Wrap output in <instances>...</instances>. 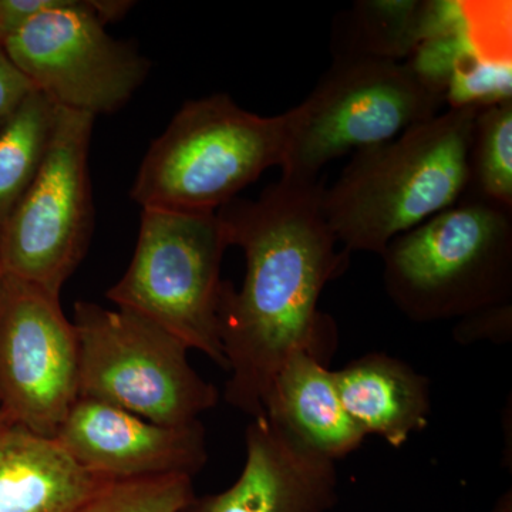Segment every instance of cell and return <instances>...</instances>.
I'll return each mask as SVG.
<instances>
[{"label": "cell", "mask_w": 512, "mask_h": 512, "mask_svg": "<svg viewBox=\"0 0 512 512\" xmlns=\"http://www.w3.org/2000/svg\"><path fill=\"white\" fill-rule=\"evenodd\" d=\"M380 256L387 295L414 322L512 305V211L491 202L463 195Z\"/></svg>", "instance_id": "3"}, {"label": "cell", "mask_w": 512, "mask_h": 512, "mask_svg": "<svg viewBox=\"0 0 512 512\" xmlns=\"http://www.w3.org/2000/svg\"><path fill=\"white\" fill-rule=\"evenodd\" d=\"M101 6L103 0H57L2 40L33 89L57 107L94 117L126 106L150 66L107 33Z\"/></svg>", "instance_id": "9"}, {"label": "cell", "mask_w": 512, "mask_h": 512, "mask_svg": "<svg viewBox=\"0 0 512 512\" xmlns=\"http://www.w3.org/2000/svg\"><path fill=\"white\" fill-rule=\"evenodd\" d=\"M241 476L222 493L194 497L180 512H328L338 501L335 461L316 456L265 416L245 434Z\"/></svg>", "instance_id": "12"}, {"label": "cell", "mask_w": 512, "mask_h": 512, "mask_svg": "<svg viewBox=\"0 0 512 512\" xmlns=\"http://www.w3.org/2000/svg\"><path fill=\"white\" fill-rule=\"evenodd\" d=\"M12 423V420L9 419L8 416H6L5 413L0 412V427L5 426V424Z\"/></svg>", "instance_id": "22"}, {"label": "cell", "mask_w": 512, "mask_h": 512, "mask_svg": "<svg viewBox=\"0 0 512 512\" xmlns=\"http://www.w3.org/2000/svg\"><path fill=\"white\" fill-rule=\"evenodd\" d=\"M335 382L346 413L365 436L376 434L399 448L429 426V379L396 357L369 353L335 372Z\"/></svg>", "instance_id": "15"}, {"label": "cell", "mask_w": 512, "mask_h": 512, "mask_svg": "<svg viewBox=\"0 0 512 512\" xmlns=\"http://www.w3.org/2000/svg\"><path fill=\"white\" fill-rule=\"evenodd\" d=\"M512 305L497 306L460 319L456 332L458 342L470 343L480 339L507 342L511 339Z\"/></svg>", "instance_id": "20"}, {"label": "cell", "mask_w": 512, "mask_h": 512, "mask_svg": "<svg viewBox=\"0 0 512 512\" xmlns=\"http://www.w3.org/2000/svg\"><path fill=\"white\" fill-rule=\"evenodd\" d=\"M318 181L281 178L258 200L217 211L229 247L244 251L247 272L235 291L222 286L220 339L231 377L225 400L252 419L264 416L271 384L286 360L308 353L329 365L338 348L335 320L318 308L328 282L348 269L322 210Z\"/></svg>", "instance_id": "1"}, {"label": "cell", "mask_w": 512, "mask_h": 512, "mask_svg": "<svg viewBox=\"0 0 512 512\" xmlns=\"http://www.w3.org/2000/svg\"><path fill=\"white\" fill-rule=\"evenodd\" d=\"M55 440L87 470L113 480L192 478L208 460L200 420L164 426L89 397L74 402Z\"/></svg>", "instance_id": "11"}, {"label": "cell", "mask_w": 512, "mask_h": 512, "mask_svg": "<svg viewBox=\"0 0 512 512\" xmlns=\"http://www.w3.org/2000/svg\"><path fill=\"white\" fill-rule=\"evenodd\" d=\"M288 116L262 117L228 94L190 100L147 151L131 198L143 210L217 212L282 167Z\"/></svg>", "instance_id": "4"}, {"label": "cell", "mask_w": 512, "mask_h": 512, "mask_svg": "<svg viewBox=\"0 0 512 512\" xmlns=\"http://www.w3.org/2000/svg\"><path fill=\"white\" fill-rule=\"evenodd\" d=\"M195 497L192 478H117L101 485L73 512H180Z\"/></svg>", "instance_id": "19"}, {"label": "cell", "mask_w": 512, "mask_h": 512, "mask_svg": "<svg viewBox=\"0 0 512 512\" xmlns=\"http://www.w3.org/2000/svg\"><path fill=\"white\" fill-rule=\"evenodd\" d=\"M79 397L113 404L164 426L197 421L218 403L217 387L188 362L181 340L137 313L79 301Z\"/></svg>", "instance_id": "7"}, {"label": "cell", "mask_w": 512, "mask_h": 512, "mask_svg": "<svg viewBox=\"0 0 512 512\" xmlns=\"http://www.w3.org/2000/svg\"><path fill=\"white\" fill-rule=\"evenodd\" d=\"M79 340L60 296L3 274L0 282V412L55 439L79 399Z\"/></svg>", "instance_id": "10"}, {"label": "cell", "mask_w": 512, "mask_h": 512, "mask_svg": "<svg viewBox=\"0 0 512 512\" xmlns=\"http://www.w3.org/2000/svg\"><path fill=\"white\" fill-rule=\"evenodd\" d=\"M109 480L55 439L13 423L0 427V512H73Z\"/></svg>", "instance_id": "14"}, {"label": "cell", "mask_w": 512, "mask_h": 512, "mask_svg": "<svg viewBox=\"0 0 512 512\" xmlns=\"http://www.w3.org/2000/svg\"><path fill=\"white\" fill-rule=\"evenodd\" d=\"M33 90L28 77L12 63L0 42V126L15 113Z\"/></svg>", "instance_id": "21"}, {"label": "cell", "mask_w": 512, "mask_h": 512, "mask_svg": "<svg viewBox=\"0 0 512 512\" xmlns=\"http://www.w3.org/2000/svg\"><path fill=\"white\" fill-rule=\"evenodd\" d=\"M433 2H356L339 16L333 56L400 60L412 56L429 30Z\"/></svg>", "instance_id": "16"}, {"label": "cell", "mask_w": 512, "mask_h": 512, "mask_svg": "<svg viewBox=\"0 0 512 512\" xmlns=\"http://www.w3.org/2000/svg\"><path fill=\"white\" fill-rule=\"evenodd\" d=\"M464 195L512 211V100L478 109Z\"/></svg>", "instance_id": "18"}, {"label": "cell", "mask_w": 512, "mask_h": 512, "mask_svg": "<svg viewBox=\"0 0 512 512\" xmlns=\"http://www.w3.org/2000/svg\"><path fill=\"white\" fill-rule=\"evenodd\" d=\"M92 114L57 109L46 156L0 229L3 274L60 296L92 238Z\"/></svg>", "instance_id": "8"}, {"label": "cell", "mask_w": 512, "mask_h": 512, "mask_svg": "<svg viewBox=\"0 0 512 512\" xmlns=\"http://www.w3.org/2000/svg\"><path fill=\"white\" fill-rule=\"evenodd\" d=\"M57 109L33 90L0 126V229L35 180L52 140Z\"/></svg>", "instance_id": "17"}, {"label": "cell", "mask_w": 512, "mask_h": 512, "mask_svg": "<svg viewBox=\"0 0 512 512\" xmlns=\"http://www.w3.org/2000/svg\"><path fill=\"white\" fill-rule=\"evenodd\" d=\"M311 94L286 111L288 141L282 178L318 181L330 161L389 143L441 113L443 94L409 63L333 56Z\"/></svg>", "instance_id": "5"}, {"label": "cell", "mask_w": 512, "mask_h": 512, "mask_svg": "<svg viewBox=\"0 0 512 512\" xmlns=\"http://www.w3.org/2000/svg\"><path fill=\"white\" fill-rule=\"evenodd\" d=\"M228 247L217 212L143 210L133 259L107 298L228 370L218 320Z\"/></svg>", "instance_id": "6"}, {"label": "cell", "mask_w": 512, "mask_h": 512, "mask_svg": "<svg viewBox=\"0 0 512 512\" xmlns=\"http://www.w3.org/2000/svg\"><path fill=\"white\" fill-rule=\"evenodd\" d=\"M2 278H3V271H2V266H0V282H2Z\"/></svg>", "instance_id": "23"}, {"label": "cell", "mask_w": 512, "mask_h": 512, "mask_svg": "<svg viewBox=\"0 0 512 512\" xmlns=\"http://www.w3.org/2000/svg\"><path fill=\"white\" fill-rule=\"evenodd\" d=\"M478 109L448 107L389 143L355 153L322 195L343 251L382 255L394 238L461 200Z\"/></svg>", "instance_id": "2"}, {"label": "cell", "mask_w": 512, "mask_h": 512, "mask_svg": "<svg viewBox=\"0 0 512 512\" xmlns=\"http://www.w3.org/2000/svg\"><path fill=\"white\" fill-rule=\"evenodd\" d=\"M264 416L306 450L335 463L366 439L343 407L335 372L308 353H295L281 367Z\"/></svg>", "instance_id": "13"}]
</instances>
